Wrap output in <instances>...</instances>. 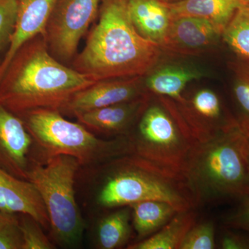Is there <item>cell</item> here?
Returning a JSON list of instances; mask_svg holds the SVG:
<instances>
[{"mask_svg":"<svg viewBox=\"0 0 249 249\" xmlns=\"http://www.w3.org/2000/svg\"><path fill=\"white\" fill-rule=\"evenodd\" d=\"M129 0H101L97 24L72 68L95 81L146 76L160 61V45L144 38L134 27Z\"/></svg>","mask_w":249,"mask_h":249,"instance_id":"cell-1","label":"cell"},{"mask_svg":"<svg viewBox=\"0 0 249 249\" xmlns=\"http://www.w3.org/2000/svg\"><path fill=\"white\" fill-rule=\"evenodd\" d=\"M96 82L54 58L42 34L11 59L0 80V104L16 115L39 108L61 111L76 93Z\"/></svg>","mask_w":249,"mask_h":249,"instance_id":"cell-2","label":"cell"},{"mask_svg":"<svg viewBox=\"0 0 249 249\" xmlns=\"http://www.w3.org/2000/svg\"><path fill=\"white\" fill-rule=\"evenodd\" d=\"M107 163L96 198L101 207H124L146 200L169 203L178 212L199 206L194 188L182 170L134 153Z\"/></svg>","mask_w":249,"mask_h":249,"instance_id":"cell-3","label":"cell"},{"mask_svg":"<svg viewBox=\"0 0 249 249\" xmlns=\"http://www.w3.org/2000/svg\"><path fill=\"white\" fill-rule=\"evenodd\" d=\"M247 136L237 124L204 142H196L183 170L199 206L249 196Z\"/></svg>","mask_w":249,"mask_h":249,"instance_id":"cell-4","label":"cell"},{"mask_svg":"<svg viewBox=\"0 0 249 249\" xmlns=\"http://www.w3.org/2000/svg\"><path fill=\"white\" fill-rule=\"evenodd\" d=\"M24 122L44 160L58 155L76 159L80 165L106 163L133 153L127 137L98 138L83 124L67 121L57 109H32L18 115Z\"/></svg>","mask_w":249,"mask_h":249,"instance_id":"cell-5","label":"cell"},{"mask_svg":"<svg viewBox=\"0 0 249 249\" xmlns=\"http://www.w3.org/2000/svg\"><path fill=\"white\" fill-rule=\"evenodd\" d=\"M80 165L73 157L58 155L43 163L33 160L28 172V181L37 188L45 204L52 236L65 247L78 245L84 231L75 199V178Z\"/></svg>","mask_w":249,"mask_h":249,"instance_id":"cell-6","label":"cell"},{"mask_svg":"<svg viewBox=\"0 0 249 249\" xmlns=\"http://www.w3.org/2000/svg\"><path fill=\"white\" fill-rule=\"evenodd\" d=\"M135 125L127 136L133 153L183 169L196 142L173 100L157 96L152 101L151 97Z\"/></svg>","mask_w":249,"mask_h":249,"instance_id":"cell-7","label":"cell"},{"mask_svg":"<svg viewBox=\"0 0 249 249\" xmlns=\"http://www.w3.org/2000/svg\"><path fill=\"white\" fill-rule=\"evenodd\" d=\"M101 0H58L47 24L45 38L54 58L73 60L82 37L98 17Z\"/></svg>","mask_w":249,"mask_h":249,"instance_id":"cell-8","label":"cell"},{"mask_svg":"<svg viewBox=\"0 0 249 249\" xmlns=\"http://www.w3.org/2000/svg\"><path fill=\"white\" fill-rule=\"evenodd\" d=\"M175 103L196 142L211 140L237 123L234 116L224 110L217 93L211 89L199 90L189 99L184 98L181 102Z\"/></svg>","mask_w":249,"mask_h":249,"instance_id":"cell-9","label":"cell"},{"mask_svg":"<svg viewBox=\"0 0 249 249\" xmlns=\"http://www.w3.org/2000/svg\"><path fill=\"white\" fill-rule=\"evenodd\" d=\"M145 76L124 77L99 80L76 93L62 111L79 113L134 101L147 93Z\"/></svg>","mask_w":249,"mask_h":249,"instance_id":"cell-10","label":"cell"},{"mask_svg":"<svg viewBox=\"0 0 249 249\" xmlns=\"http://www.w3.org/2000/svg\"><path fill=\"white\" fill-rule=\"evenodd\" d=\"M34 141L24 122L0 104V168L28 180Z\"/></svg>","mask_w":249,"mask_h":249,"instance_id":"cell-11","label":"cell"},{"mask_svg":"<svg viewBox=\"0 0 249 249\" xmlns=\"http://www.w3.org/2000/svg\"><path fill=\"white\" fill-rule=\"evenodd\" d=\"M222 36V31L209 21L193 17L174 18L160 47L173 55L195 56L210 52Z\"/></svg>","mask_w":249,"mask_h":249,"instance_id":"cell-12","label":"cell"},{"mask_svg":"<svg viewBox=\"0 0 249 249\" xmlns=\"http://www.w3.org/2000/svg\"><path fill=\"white\" fill-rule=\"evenodd\" d=\"M148 93L134 101L77 114L78 121L90 129L107 135L127 137L152 97Z\"/></svg>","mask_w":249,"mask_h":249,"instance_id":"cell-13","label":"cell"},{"mask_svg":"<svg viewBox=\"0 0 249 249\" xmlns=\"http://www.w3.org/2000/svg\"><path fill=\"white\" fill-rule=\"evenodd\" d=\"M16 28L4 59L0 62V80L11 59L24 44L45 35L47 24L58 0H17Z\"/></svg>","mask_w":249,"mask_h":249,"instance_id":"cell-14","label":"cell"},{"mask_svg":"<svg viewBox=\"0 0 249 249\" xmlns=\"http://www.w3.org/2000/svg\"><path fill=\"white\" fill-rule=\"evenodd\" d=\"M0 211L27 214L42 227H50L44 201L31 181L20 179L0 168Z\"/></svg>","mask_w":249,"mask_h":249,"instance_id":"cell-15","label":"cell"},{"mask_svg":"<svg viewBox=\"0 0 249 249\" xmlns=\"http://www.w3.org/2000/svg\"><path fill=\"white\" fill-rule=\"evenodd\" d=\"M205 76L201 69L183 63H160L145 77V86L155 96H165L181 102L186 85Z\"/></svg>","mask_w":249,"mask_h":249,"instance_id":"cell-16","label":"cell"},{"mask_svg":"<svg viewBox=\"0 0 249 249\" xmlns=\"http://www.w3.org/2000/svg\"><path fill=\"white\" fill-rule=\"evenodd\" d=\"M164 4L172 18L193 17L205 19L223 34L236 11L245 2L242 0H183Z\"/></svg>","mask_w":249,"mask_h":249,"instance_id":"cell-17","label":"cell"},{"mask_svg":"<svg viewBox=\"0 0 249 249\" xmlns=\"http://www.w3.org/2000/svg\"><path fill=\"white\" fill-rule=\"evenodd\" d=\"M128 4L131 19L139 34L160 45L171 22L168 8L158 0H129Z\"/></svg>","mask_w":249,"mask_h":249,"instance_id":"cell-18","label":"cell"},{"mask_svg":"<svg viewBox=\"0 0 249 249\" xmlns=\"http://www.w3.org/2000/svg\"><path fill=\"white\" fill-rule=\"evenodd\" d=\"M196 222L194 210L179 211L158 231L135 243L128 249H180L185 236Z\"/></svg>","mask_w":249,"mask_h":249,"instance_id":"cell-19","label":"cell"},{"mask_svg":"<svg viewBox=\"0 0 249 249\" xmlns=\"http://www.w3.org/2000/svg\"><path fill=\"white\" fill-rule=\"evenodd\" d=\"M129 206L139 241L158 231L178 212L169 203L158 200L142 201Z\"/></svg>","mask_w":249,"mask_h":249,"instance_id":"cell-20","label":"cell"},{"mask_svg":"<svg viewBox=\"0 0 249 249\" xmlns=\"http://www.w3.org/2000/svg\"><path fill=\"white\" fill-rule=\"evenodd\" d=\"M131 208L107 214L98 223L96 229V245L98 249H115L127 244L131 236Z\"/></svg>","mask_w":249,"mask_h":249,"instance_id":"cell-21","label":"cell"},{"mask_svg":"<svg viewBox=\"0 0 249 249\" xmlns=\"http://www.w3.org/2000/svg\"><path fill=\"white\" fill-rule=\"evenodd\" d=\"M231 68L234 73L232 96L237 109L234 117L241 130L249 137V68L241 58L232 62Z\"/></svg>","mask_w":249,"mask_h":249,"instance_id":"cell-22","label":"cell"},{"mask_svg":"<svg viewBox=\"0 0 249 249\" xmlns=\"http://www.w3.org/2000/svg\"><path fill=\"white\" fill-rule=\"evenodd\" d=\"M222 39L238 58L249 60V4H243L223 32Z\"/></svg>","mask_w":249,"mask_h":249,"instance_id":"cell-23","label":"cell"},{"mask_svg":"<svg viewBox=\"0 0 249 249\" xmlns=\"http://www.w3.org/2000/svg\"><path fill=\"white\" fill-rule=\"evenodd\" d=\"M19 213L0 211V249H23Z\"/></svg>","mask_w":249,"mask_h":249,"instance_id":"cell-24","label":"cell"},{"mask_svg":"<svg viewBox=\"0 0 249 249\" xmlns=\"http://www.w3.org/2000/svg\"><path fill=\"white\" fill-rule=\"evenodd\" d=\"M24 245L23 249H53V244L42 230V226L27 214L19 213Z\"/></svg>","mask_w":249,"mask_h":249,"instance_id":"cell-25","label":"cell"},{"mask_svg":"<svg viewBox=\"0 0 249 249\" xmlns=\"http://www.w3.org/2000/svg\"><path fill=\"white\" fill-rule=\"evenodd\" d=\"M216 248L215 229L212 222L194 224L187 232L180 249H213Z\"/></svg>","mask_w":249,"mask_h":249,"instance_id":"cell-26","label":"cell"},{"mask_svg":"<svg viewBox=\"0 0 249 249\" xmlns=\"http://www.w3.org/2000/svg\"><path fill=\"white\" fill-rule=\"evenodd\" d=\"M17 0H0V52L9 47L16 28Z\"/></svg>","mask_w":249,"mask_h":249,"instance_id":"cell-27","label":"cell"},{"mask_svg":"<svg viewBox=\"0 0 249 249\" xmlns=\"http://www.w3.org/2000/svg\"><path fill=\"white\" fill-rule=\"evenodd\" d=\"M226 225L231 229L249 232V196L241 199L237 209L226 219Z\"/></svg>","mask_w":249,"mask_h":249,"instance_id":"cell-28","label":"cell"},{"mask_svg":"<svg viewBox=\"0 0 249 249\" xmlns=\"http://www.w3.org/2000/svg\"><path fill=\"white\" fill-rule=\"evenodd\" d=\"M219 243L222 249H249V237L230 231L222 234Z\"/></svg>","mask_w":249,"mask_h":249,"instance_id":"cell-29","label":"cell"},{"mask_svg":"<svg viewBox=\"0 0 249 249\" xmlns=\"http://www.w3.org/2000/svg\"><path fill=\"white\" fill-rule=\"evenodd\" d=\"M247 163H248L249 172V137H247Z\"/></svg>","mask_w":249,"mask_h":249,"instance_id":"cell-30","label":"cell"},{"mask_svg":"<svg viewBox=\"0 0 249 249\" xmlns=\"http://www.w3.org/2000/svg\"><path fill=\"white\" fill-rule=\"evenodd\" d=\"M158 1H160V2L168 3V4H170V3L178 2V1H183V0H158Z\"/></svg>","mask_w":249,"mask_h":249,"instance_id":"cell-31","label":"cell"},{"mask_svg":"<svg viewBox=\"0 0 249 249\" xmlns=\"http://www.w3.org/2000/svg\"><path fill=\"white\" fill-rule=\"evenodd\" d=\"M242 59V58H241ZM242 60H243L244 62H245V63L246 64V65H247V67H249V60H244V59H242Z\"/></svg>","mask_w":249,"mask_h":249,"instance_id":"cell-32","label":"cell"},{"mask_svg":"<svg viewBox=\"0 0 249 249\" xmlns=\"http://www.w3.org/2000/svg\"><path fill=\"white\" fill-rule=\"evenodd\" d=\"M243 2L246 3V4H249V0H242Z\"/></svg>","mask_w":249,"mask_h":249,"instance_id":"cell-33","label":"cell"},{"mask_svg":"<svg viewBox=\"0 0 249 249\" xmlns=\"http://www.w3.org/2000/svg\"></svg>","mask_w":249,"mask_h":249,"instance_id":"cell-34","label":"cell"}]
</instances>
